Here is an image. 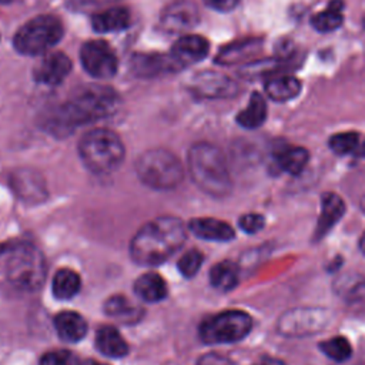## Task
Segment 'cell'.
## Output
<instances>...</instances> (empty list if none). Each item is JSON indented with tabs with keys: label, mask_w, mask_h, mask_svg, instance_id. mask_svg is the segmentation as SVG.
<instances>
[{
	"label": "cell",
	"mask_w": 365,
	"mask_h": 365,
	"mask_svg": "<svg viewBox=\"0 0 365 365\" xmlns=\"http://www.w3.org/2000/svg\"><path fill=\"white\" fill-rule=\"evenodd\" d=\"M120 106V97L114 88L104 84L83 86L61 104L44 114V127L60 135L74 128L111 115Z\"/></svg>",
	"instance_id": "1"
},
{
	"label": "cell",
	"mask_w": 365,
	"mask_h": 365,
	"mask_svg": "<svg viewBox=\"0 0 365 365\" xmlns=\"http://www.w3.org/2000/svg\"><path fill=\"white\" fill-rule=\"evenodd\" d=\"M187 230L175 217L145 222L130 241V255L141 265H157L171 257L185 241Z\"/></svg>",
	"instance_id": "2"
},
{
	"label": "cell",
	"mask_w": 365,
	"mask_h": 365,
	"mask_svg": "<svg viewBox=\"0 0 365 365\" xmlns=\"http://www.w3.org/2000/svg\"><path fill=\"white\" fill-rule=\"evenodd\" d=\"M188 173L195 185L205 194L222 198L231 191L232 182L224 154L210 143L194 144L187 155Z\"/></svg>",
	"instance_id": "3"
},
{
	"label": "cell",
	"mask_w": 365,
	"mask_h": 365,
	"mask_svg": "<svg viewBox=\"0 0 365 365\" xmlns=\"http://www.w3.org/2000/svg\"><path fill=\"white\" fill-rule=\"evenodd\" d=\"M78 154L88 170L97 174H108L121 165L125 150L121 138L114 131L94 128L81 137Z\"/></svg>",
	"instance_id": "4"
},
{
	"label": "cell",
	"mask_w": 365,
	"mask_h": 365,
	"mask_svg": "<svg viewBox=\"0 0 365 365\" xmlns=\"http://www.w3.org/2000/svg\"><path fill=\"white\" fill-rule=\"evenodd\" d=\"M135 171L143 184L153 190H173L184 177L181 161L165 148H151L143 153Z\"/></svg>",
	"instance_id": "5"
},
{
	"label": "cell",
	"mask_w": 365,
	"mask_h": 365,
	"mask_svg": "<svg viewBox=\"0 0 365 365\" xmlns=\"http://www.w3.org/2000/svg\"><path fill=\"white\" fill-rule=\"evenodd\" d=\"M64 29L58 17L40 14L26 21L14 34L13 46L24 56H43L63 37Z\"/></svg>",
	"instance_id": "6"
},
{
	"label": "cell",
	"mask_w": 365,
	"mask_h": 365,
	"mask_svg": "<svg viewBox=\"0 0 365 365\" xmlns=\"http://www.w3.org/2000/svg\"><path fill=\"white\" fill-rule=\"evenodd\" d=\"M6 277L13 287L21 291H36L46 278L43 254L30 244L14 247L6 261Z\"/></svg>",
	"instance_id": "7"
},
{
	"label": "cell",
	"mask_w": 365,
	"mask_h": 365,
	"mask_svg": "<svg viewBox=\"0 0 365 365\" xmlns=\"http://www.w3.org/2000/svg\"><path fill=\"white\" fill-rule=\"evenodd\" d=\"M251 328L252 319L247 312L231 309L202 321L200 338L207 344H231L245 338Z\"/></svg>",
	"instance_id": "8"
},
{
	"label": "cell",
	"mask_w": 365,
	"mask_h": 365,
	"mask_svg": "<svg viewBox=\"0 0 365 365\" xmlns=\"http://www.w3.org/2000/svg\"><path fill=\"white\" fill-rule=\"evenodd\" d=\"M331 319V312L324 308H294L284 312L277 329L285 336H308L325 329Z\"/></svg>",
	"instance_id": "9"
},
{
	"label": "cell",
	"mask_w": 365,
	"mask_h": 365,
	"mask_svg": "<svg viewBox=\"0 0 365 365\" xmlns=\"http://www.w3.org/2000/svg\"><path fill=\"white\" fill-rule=\"evenodd\" d=\"M80 61L83 68L94 78L107 80L117 71V56L104 40H90L81 46Z\"/></svg>",
	"instance_id": "10"
},
{
	"label": "cell",
	"mask_w": 365,
	"mask_h": 365,
	"mask_svg": "<svg viewBox=\"0 0 365 365\" xmlns=\"http://www.w3.org/2000/svg\"><path fill=\"white\" fill-rule=\"evenodd\" d=\"M190 91L204 98H228L237 94L238 86L220 71H200L190 80Z\"/></svg>",
	"instance_id": "11"
},
{
	"label": "cell",
	"mask_w": 365,
	"mask_h": 365,
	"mask_svg": "<svg viewBox=\"0 0 365 365\" xmlns=\"http://www.w3.org/2000/svg\"><path fill=\"white\" fill-rule=\"evenodd\" d=\"M71 71V60L61 51H48L43 54L38 63L34 66L33 77L37 83L46 86H57Z\"/></svg>",
	"instance_id": "12"
},
{
	"label": "cell",
	"mask_w": 365,
	"mask_h": 365,
	"mask_svg": "<svg viewBox=\"0 0 365 365\" xmlns=\"http://www.w3.org/2000/svg\"><path fill=\"white\" fill-rule=\"evenodd\" d=\"M210 43L197 34H184L173 46L170 57L177 70L204 60L208 54Z\"/></svg>",
	"instance_id": "13"
},
{
	"label": "cell",
	"mask_w": 365,
	"mask_h": 365,
	"mask_svg": "<svg viewBox=\"0 0 365 365\" xmlns=\"http://www.w3.org/2000/svg\"><path fill=\"white\" fill-rule=\"evenodd\" d=\"M197 21L198 10L190 1H175L170 4L161 16V26L170 33H182L194 27Z\"/></svg>",
	"instance_id": "14"
},
{
	"label": "cell",
	"mask_w": 365,
	"mask_h": 365,
	"mask_svg": "<svg viewBox=\"0 0 365 365\" xmlns=\"http://www.w3.org/2000/svg\"><path fill=\"white\" fill-rule=\"evenodd\" d=\"M345 212V204L344 200L334 194V192H325L321 198V215L317 222L315 228V240H321L328 234L331 228L341 220V217Z\"/></svg>",
	"instance_id": "15"
},
{
	"label": "cell",
	"mask_w": 365,
	"mask_h": 365,
	"mask_svg": "<svg viewBox=\"0 0 365 365\" xmlns=\"http://www.w3.org/2000/svg\"><path fill=\"white\" fill-rule=\"evenodd\" d=\"M188 228L195 237L208 241H230L235 235L228 222L211 217L194 218L190 221Z\"/></svg>",
	"instance_id": "16"
},
{
	"label": "cell",
	"mask_w": 365,
	"mask_h": 365,
	"mask_svg": "<svg viewBox=\"0 0 365 365\" xmlns=\"http://www.w3.org/2000/svg\"><path fill=\"white\" fill-rule=\"evenodd\" d=\"M130 66L131 70L140 77H154L167 71L177 70L170 54H135Z\"/></svg>",
	"instance_id": "17"
},
{
	"label": "cell",
	"mask_w": 365,
	"mask_h": 365,
	"mask_svg": "<svg viewBox=\"0 0 365 365\" xmlns=\"http://www.w3.org/2000/svg\"><path fill=\"white\" fill-rule=\"evenodd\" d=\"M261 43H262L261 38H254V37L241 38L234 43H230L220 50V53L215 57V63L222 66L238 64L247 57L254 56L259 50Z\"/></svg>",
	"instance_id": "18"
},
{
	"label": "cell",
	"mask_w": 365,
	"mask_h": 365,
	"mask_svg": "<svg viewBox=\"0 0 365 365\" xmlns=\"http://www.w3.org/2000/svg\"><path fill=\"white\" fill-rule=\"evenodd\" d=\"M54 328L66 342H77L87 334L86 319L74 311H61L54 318Z\"/></svg>",
	"instance_id": "19"
},
{
	"label": "cell",
	"mask_w": 365,
	"mask_h": 365,
	"mask_svg": "<svg viewBox=\"0 0 365 365\" xmlns=\"http://www.w3.org/2000/svg\"><path fill=\"white\" fill-rule=\"evenodd\" d=\"M93 29L98 33L121 31L130 27L131 14L125 7H110L101 13L93 16Z\"/></svg>",
	"instance_id": "20"
},
{
	"label": "cell",
	"mask_w": 365,
	"mask_h": 365,
	"mask_svg": "<svg viewBox=\"0 0 365 365\" xmlns=\"http://www.w3.org/2000/svg\"><path fill=\"white\" fill-rule=\"evenodd\" d=\"M97 349L108 358H123L128 354V345L114 327H101L96 332Z\"/></svg>",
	"instance_id": "21"
},
{
	"label": "cell",
	"mask_w": 365,
	"mask_h": 365,
	"mask_svg": "<svg viewBox=\"0 0 365 365\" xmlns=\"http://www.w3.org/2000/svg\"><path fill=\"white\" fill-rule=\"evenodd\" d=\"M137 297L145 302H158L167 295V285L157 272H145L140 275L134 284Z\"/></svg>",
	"instance_id": "22"
},
{
	"label": "cell",
	"mask_w": 365,
	"mask_h": 365,
	"mask_svg": "<svg viewBox=\"0 0 365 365\" xmlns=\"http://www.w3.org/2000/svg\"><path fill=\"white\" fill-rule=\"evenodd\" d=\"M80 275L70 268H61L53 277L51 289L54 297L58 299H70L76 297L80 291Z\"/></svg>",
	"instance_id": "23"
},
{
	"label": "cell",
	"mask_w": 365,
	"mask_h": 365,
	"mask_svg": "<svg viewBox=\"0 0 365 365\" xmlns=\"http://www.w3.org/2000/svg\"><path fill=\"white\" fill-rule=\"evenodd\" d=\"M267 118V104L259 93H254L250 97L248 106L238 113L237 123L244 128H258Z\"/></svg>",
	"instance_id": "24"
},
{
	"label": "cell",
	"mask_w": 365,
	"mask_h": 365,
	"mask_svg": "<svg viewBox=\"0 0 365 365\" xmlns=\"http://www.w3.org/2000/svg\"><path fill=\"white\" fill-rule=\"evenodd\" d=\"M301 91V81L292 76L275 77L265 83V93L274 101H288Z\"/></svg>",
	"instance_id": "25"
},
{
	"label": "cell",
	"mask_w": 365,
	"mask_h": 365,
	"mask_svg": "<svg viewBox=\"0 0 365 365\" xmlns=\"http://www.w3.org/2000/svg\"><path fill=\"white\" fill-rule=\"evenodd\" d=\"M309 158L308 151L304 147L287 145L275 153L277 164L281 170L289 174H299Z\"/></svg>",
	"instance_id": "26"
},
{
	"label": "cell",
	"mask_w": 365,
	"mask_h": 365,
	"mask_svg": "<svg viewBox=\"0 0 365 365\" xmlns=\"http://www.w3.org/2000/svg\"><path fill=\"white\" fill-rule=\"evenodd\" d=\"M240 281L238 267L231 261H221L210 271V282L215 289L231 291Z\"/></svg>",
	"instance_id": "27"
},
{
	"label": "cell",
	"mask_w": 365,
	"mask_h": 365,
	"mask_svg": "<svg viewBox=\"0 0 365 365\" xmlns=\"http://www.w3.org/2000/svg\"><path fill=\"white\" fill-rule=\"evenodd\" d=\"M342 7H344L342 0H332L325 10L317 13L311 19L314 29L321 33H328V31L336 30L344 21Z\"/></svg>",
	"instance_id": "28"
},
{
	"label": "cell",
	"mask_w": 365,
	"mask_h": 365,
	"mask_svg": "<svg viewBox=\"0 0 365 365\" xmlns=\"http://www.w3.org/2000/svg\"><path fill=\"white\" fill-rule=\"evenodd\" d=\"M104 311L108 317L121 322H130L140 317V309L124 295H113L104 304Z\"/></svg>",
	"instance_id": "29"
},
{
	"label": "cell",
	"mask_w": 365,
	"mask_h": 365,
	"mask_svg": "<svg viewBox=\"0 0 365 365\" xmlns=\"http://www.w3.org/2000/svg\"><path fill=\"white\" fill-rule=\"evenodd\" d=\"M40 177L31 171H17L14 175L16 191L26 198H38L41 197L43 185L40 184Z\"/></svg>",
	"instance_id": "30"
},
{
	"label": "cell",
	"mask_w": 365,
	"mask_h": 365,
	"mask_svg": "<svg viewBox=\"0 0 365 365\" xmlns=\"http://www.w3.org/2000/svg\"><path fill=\"white\" fill-rule=\"evenodd\" d=\"M319 349L331 359L336 362L346 361L352 355V346L344 336H334L319 344Z\"/></svg>",
	"instance_id": "31"
},
{
	"label": "cell",
	"mask_w": 365,
	"mask_h": 365,
	"mask_svg": "<svg viewBox=\"0 0 365 365\" xmlns=\"http://www.w3.org/2000/svg\"><path fill=\"white\" fill-rule=\"evenodd\" d=\"M359 145V134L354 131L338 133L329 138V148L339 155L354 153Z\"/></svg>",
	"instance_id": "32"
},
{
	"label": "cell",
	"mask_w": 365,
	"mask_h": 365,
	"mask_svg": "<svg viewBox=\"0 0 365 365\" xmlns=\"http://www.w3.org/2000/svg\"><path fill=\"white\" fill-rule=\"evenodd\" d=\"M177 265H178L180 272L185 278H191L198 272V269L202 265V254L197 250H190L185 254H182V257L178 259Z\"/></svg>",
	"instance_id": "33"
},
{
	"label": "cell",
	"mask_w": 365,
	"mask_h": 365,
	"mask_svg": "<svg viewBox=\"0 0 365 365\" xmlns=\"http://www.w3.org/2000/svg\"><path fill=\"white\" fill-rule=\"evenodd\" d=\"M277 66H278L277 60H272V58L271 60H259V61L245 66L241 70V74L244 77H261V76H265V74L271 73L272 70H275Z\"/></svg>",
	"instance_id": "34"
},
{
	"label": "cell",
	"mask_w": 365,
	"mask_h": 365,
	"mask_svg": "<svg viewBox=\"0 0 365 365\" xmlns=\"http://www.w3.org/2000/svg\"><path fill=\"white\" fill-rule=\"evenodd\" d=\"M38 365H74V358L64 349L48 351L40 358Z\"/></svg>",
	"instance_id": "35"
},
{
	"label": "cell",
	"mask_w": 365,
	"mask_h": 365,
	"mask_svg": "<svg viewBox=\"0 0 365 365\" xmlns=\"http://www.w3.org/2000/svg\"><path fill=\"white\" fill-rule=\"evenodd\" d=\"M238 225L247 234H255V232H258L264 227V217L259 215V214H255V212L244 214L240 218Z\"/></svg>",
	"instance_id": "36"
},
{
	"label": "cell",
	"mask_w": 365,
	"mask_h": 365,
	"mask_svg": "<svg viewBox=\"0 0 365 365\" xmlns=\"http://www.w3.org/2000/svg\"><path fill=\"white\" fill-rule=\"evenodd\" d=\"M346 285H341V294L349 299H361L365 298V279H355V281H345Z\"/></svg>",
	"instance_id": "37"
},
{
	"label": "cell",
	"mask_w": 365,
	"mask_h": 365,
	"mask_svg": "<svg viewBox=\"0 0 365 365\" xmlns=\"http://www.w3.org/2000/svg\"><path fill=\"white\" fill-rule=\"evenodd\" d=\"M204 3L218 11H230L234 7H237V4L240 3V0H204Z\"/></svg>",
	"instance_id": "38"
},
{
	"label": "cell",
	"mask_w": 365,
	"mask_h": 365,
	"mask_svg": "<svg viewBox=\"0 0 365 365\" xmlns=\"http://www.w3.org/2000/svg\"><path fill=\"white\" fill-rule=\"evenodd\" d=\"M202 365H231L227 358H221L217 355H210L207 358H202Z\"/></svg>",
	"instance_id": "39"
},
{
	"label": "cell",
	"mask_w": 365,
	"mask_h": 365,
	"mask_svg": "<svg viewBox=\"0 0 365 365\" xmlns=\"http://www.w3.org/2000/svg\"><path fill=\"white\" fill-rule=\"evenodd\" d=\"M254 365H285V364L281 359H277L272 356H262Z\"/></svg>",
	"instance_id": "40"
},
{
	"label": "cell",
	"mask_w": 365,
	"mask_h": 365,
	"mask_svg": "<svg viewBox=\"0 0 365 365\" xmlns=\"http://www.w3.org/2000/svg\"><path fill=\"white\" fill-rule=\"evenodd\" d=\"M78 365H107V364H103V362H97V361H93V359H86V361L80 362Z\"/></svg>",
	"instance_id": "41"
},
{
	"label": "cell",
	"mask_w": 365,
	"mask_h": 365,
	"mask_svg": "<svg viewBox=\"0 0 365 365\" xmlns=\"http://www.w3.org/2000/svg\"><path fill=\"white\" fill-rule=\"evenodd\" d=\"M359 248H361L362 254H365V231H364V234H362V237L359 240Z\"/></svg>",
	"instance_id": "42"
},
{
	"label": "cell",
	"mask_w": 365,
	"mask_h": 365,
	"mask_svg": "<svg viewBox=\"0 0 365 365\" xmlns=\"http://www.w3.org/2000/svg\"><path fill=\"white\" fill-rule=\"evenodd\" d=\"M359 154H361L362 157H365V141L362 143V145H361V148H359Z\"/></svg>",
	"instance_id": "43"
},
{
	"label": "cell",
	"mask_w": 365,
	"mask_h": 365,
	"mask_svg": "<svg viewBox=\"0 0 365 365\" xmlns=\"http://www.w3.org/2000/svg\"><path fill=\"white\" fill-rule=\"evenodd\" d=\"M11 0H0V3H10Z\"/></svg>",
	"instance_id": "44"
}]
</instances>
